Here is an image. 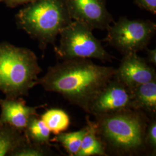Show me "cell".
<instances>
[{
    "mask_svg": "<svg viewBox=\"0 0 156 156\" xmlns=\"http://www.w3.org/2000/svg\"><path fill=\"white\" fill-rule=\"evenodd\" d=\"M115 73V68L97 65L89 58L68 59L49 67L35 84L62 95L70 104L89 113L92 102Z\"/></svg>",
    "mask_w": 156,
    "mask_h": 156,
    "instance_id": "6da1fadb",
    "label": "cell"
},
{
    "mask_svg": "<svg viewBox=\"0 0 156 156\" xmlns=\"http://www.w3.org/2000/svg\"><path fill=\"white\" fill-rule=\"evenodd\" d=\"M115 77L131 91L142 84L156 79L155 69L137 53L124 55Z\"/></svg>",
    "mask_w": 156,
    "mask_h": 156,
    "instance_id": "9c48e42d",
    "label": "cell"
},
{
    "mask_svg": "<svg viewBox=\"0 0 156 156\" xmlns=\"http://www.w3.org/2000/svg\"><path fill=\"white\" fill-rule=\"evenodd\" d=\"M35 0H0L1 2H4L8 6L15 7L19 5L26 3H31Z\"/></svg>",
    "mask_w": 156,
    "mask_h": 156,
    "instance_id": "ffe728a7",
    "label": "cell"
},
{
    "mask_svg": "<svg viewBox=\"0 0 156 156\" xmlns=\"http://www.w3.org/2000/svg\"><path fill=\"white\" fill-rule=\"evenodd\" d=\"M28 140V139H27ZM44 146L36 145L27 140L21 147L14 151L11 156H41L47 154V151L43 147Z\"/></svg>",
    "mask_w": 156,
    "mask_h": 156,
    "instance_id": "e0dca14e",
    "label": "cell"
},
{
    "mask_svg": "<svg viewBox=\"0 0 156 156\" xmlns=\"http://www.w3.org/2000/svg\"><path fill=\"white\" fill-rule=\"evenodd\" d=\"M147 62L153 66H156V49H147Z\"/></svg>",
    "mask_w": 156,
    "mask_h": 156,
    "instance_id": "44dd1931",
    "label": "cell"
},
{
    "mask_svg": "<svg viewBox=\"0 0 156 156\" xmlns=\"http://www.w3.org/2000/svg\"><path fill=\"white\" fill-rule=\"evenodd\" d=\"M0 122L22 132L25 131L31 118L38 115V107L27 106L25 101L20 97L0 100Z\"/></svg>",
    "mask_w": 156,
    "mask_h": 156,
    "instance_id": "30bf717a",
    "label": "cell"
},
{
    "mask_svg": "<svg viewBox=\"0 0 156 156\" xmlns=\"http://www.w3.org/2000/svg\"><path fill=\"white\" fill-rule=\"evenodd\" d=\"M133 108L132 91L115 77L96 96L89 113L95 116Z\"/></svg>",
    "mask_w": 156,
    "mask_h": 156,
    "instance_id": "ba28073f",
    "label": "cell"
},
{
    "mask_svg": "<svg viewBox=\"0 0 156 156\" xmlns=\"http://www.w3.org/2000/svg\"><path fill=\"white\" fill-rule=\"evenodd\" d=\"M37 116H34L31 118L24 133L30 142L36 145L49 146L50 145V130Z\"/></svg>",
    "mask_w": 156,
    "mask_h": 156,
    "instance_id": "5bb4252c",
    "label": "cell"
},
{
    "mask_svg": "<svg viewBox=\"0 0 156 156\" xmlns=\"http://www.w3.org/2000/svg\"><path fill=\"white\" fill-rule=\"evenodd\" d=\"M73 20L84 23L91 28L107 30L114 22L105 0H62Z\"/></svg>",
    "mask_w": 156,
    "mask_h": 156,
    "instance_id": "52a82bcc",
    "label": "cell"
},
{
    "mask_svg": "<svg viewBox=\"0 0 156 156\" xmlns=\"http://www.w3.org/2000/svg\"><path fill=\"white\" fill-rule=\"evenodd\" d=\"M135 4L140 8L156 14V0H134Z\"/></svg>",
    "mask_w": 156,
    "mask_h": 156,
    "instance_id": "d6986e66",
    "label": "cell"
},
{
    "mask_svg": "<svg viewBox=\"0 0 156 156\" xmlns=\"http://www.w3.org/2000/svg\"><path fill=\"white\" fill-rule=\"evenodd\" d=\"M41 119L45 123L50 133L57 135L67 130L70 119L66 112L59 109H51L45 112Z\"/></svg>",
    "mask_w": 156,
    "mask_h": 156,
    "instance_id": "9a60e30c",
    "label": "cell"
},
{
    "mask_svg": "<svg viewBox=\"0 0 156 156\" xmlns=\"http://www.w3.org/2000/svg\"><path fill=\"white\" fill-rule=\"evenodd\" d=\"M41 71L33 51L6 42L0 44V91L6 98L28 95Z\"/></svg>",
    "mask_w": 156,
    "mask_h": 156,
    "instance_id": "3957f363",
    "label": "cell"
},
{
    "mask_svg": "<svg viewBox=\"0 0 156 156\" xmlns=\"http://www.w3.org/2000/svg\"><path fill=\"white\" fill-rule=\"evenodd\" d=\"M87 131L75 156H107L105 146L98 139L95 123L88 121Z\"/></svg>",
    "mask_w": 156,
    "mask_h": 156,
    "instance_id": "4fadbf2b",
    "label": "cell"
},
{
    "mask_svg": "<svg viewBox=\"0 0 156 156\" xmlns=\"http://www.w3.org/2000/svg\"><path fill=\"white\" fill-rule=\"evenodd\" d=\"M16 17L19 28L37 40L42 50L54 45L62 30L73 21L62 0H35Z\"/></svg>",
    "mask_w": 156,
    "mask_h": 156,
    "instance_id": "277c9868",
    "label": "cell"
},
{
    "mask_svg": "<svg viewBox=\"0 0 156 156\" xmlns=\"http://www.w3.org/2000/svg\"><path fill=\"white\" fill-rule=\"evenodd\" d=\"M93 29L84 23L73 20L59 34V45L55 46L57 57L62 60L95 58L111 62L113 58L93 34Z\"/></svg>",
    "mask_w": 156,
    "mask_h": 156,
    "instance_id": "5b68a950",
    "label": "cell"
},
{
    "mask_svg": "<svg viewBox=\"0 0 156 156\" xmlns=\"http://www.w3.org/2000/svg\"><path fill=\"white\" fill-rule=\"evenodd\" d=\"M27 140L24 133L0 122V156H11L14 151Z\"/></svg>",
    "mask_w": 156,
    "mask_h": 156,
    "instance_id": "7c38bea8",
    "label": "cell"
},
{
    "mask_svg": "<svg viewBox=\"0 0 156 156\" xmlns=\"http://www.w3.org/2000/svg\"><path fill=\"white\" fill-rule=\"evenodd\" d=\"M96 117L97 135L114 151L131 154L145 145L147 125L140 110L127 109Z\"/></svg>",
    "mask_w": 156,
    "mask_h": 156,
    "instance_id": "7a4b0ae2",
    "label": "cell"
},
{
    "mask_svg": "<svg viewBox=\"0 0 156 156\" xmlns=\"http://www.w3.org/2000/svg\"><path fill=\"white\" fill-rule=\"evenodd\" d=\"M87 131V126L78 131L61 133L56 135V140L59 142L71 156H76L80 149L82 140Z\"/></svg>",
    "mask_w": 156,
    "mask_h": 156,
    "instance_id": "2e32d148",
    "label": "cell"
},
{
    "mask_svg": "<svg viewBox=\"0 0 156 156\" xmlns=\"http://www.w3.org/2000/svg\"><path fill=\"white\" fill-rule=\"evenodd\" d=\"M107 44L123 55L146 49L156 31V24L149 20H129L120 17L108 29Z\"/></svg>",
    "mask_w": 156,
    "mask_h": 156,
    "instance_id": "8992f818",
    "label": "cell"
},
{
    "mask_svg": "<svg viewBox=\"0 0 156 156\" xmlns=\"http://www.w3.org/2000/svg\"><path fill=\"white\" fill-rule=\"evenodd\" d=\"M131 91L133 109L151 114L156 113V80L140 85Z\"/></svg>",
    "mask_w": 156,
    "mask_h": 156,
    "instance_id": "8fae6325",
    "label": "cell"
},
{
    "mask_svg": "<svg viewBox=\"0 0 156 156\" xmlns=\"http://www.w3.org/2000/svg\"><path fill=\"white\" fill-rule=\"evenodd\" d=\"M145 145H147L153 151L156 147V122L153 120L147 126L145 136Z\"/></svg>",
    "mask_w": 156,
    "mask_h": 156,
    "instance_id": "ac0fdd59",
    "label": "cell"
}]
</instances>
